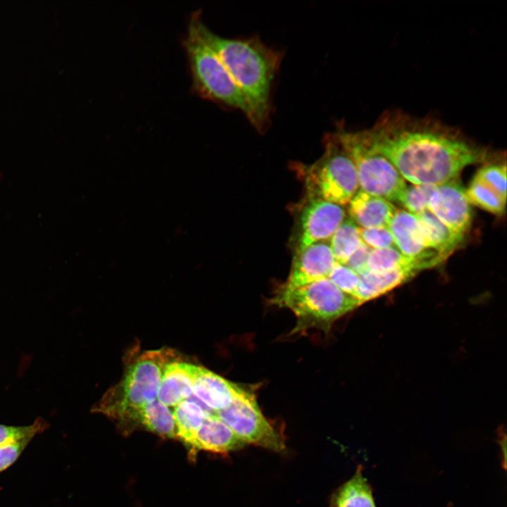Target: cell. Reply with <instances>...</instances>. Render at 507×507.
Wrapping results in <instances>:
<instances>
[{"label": "cell", "instance_id": "cell-1", "mask_svg": "<svg viewBox=\"0 0 507 507\" xmlns=\"http://www.w3.org/2000/svg\"><path fill=\"white\" fill-rule=\"evenodd\" d=\"M365 130L373 147L413 184H442L487 157L484 148L456 127L401 110L384 111Z\"/></svg>", "mask_w": 507, "mask_h": 507}, {"label": "cell", "instance_id": "cell-2", "mask_svg": "<svg viewBox=\"0 0 507 507\" xmlns=\"http://www.w3.org/2000/svg\"><path fill=\"white\" fill-rule=\"evenodd\" d=\"M190 20L244 95L249 122L259 131L265 130L271 113L272 86L282 62V51L255 37L233 39L219 36L204 25L200 11L194 12Z\"/></svg>", "mask_w": 507, "mask_h": 507}, {"label": "cell", "instance_id": "cell-3", "mask_svg": "<svg viewBox=\"0 0 507 507\" xmlns=\"http://www.w3.org/2000/svg\"><path fill=\"white\" fill-rule=\"evenodd\" d=\"M170 349L146 351L127 368L124 377L110 389L92 411L122 423H134L139 411L154 401L165 365L175 361Z\"/></svg>", "mask_w": 507, "mask_h": 507}, {"label": "cell", "instance_id": "cell-4", "mask_svg": "<svg viewBox=\"0 0 507 507\" xmlns=\"http://www.w3.org/2000/svg\"><path fill=\"white\" fill-rule=\"evenodd\" d=\"M271 302L294 313L296 324L292 333L310 328L327 333L337 320L361 305L328 277L293 289L281 287Z\"/></svg>", "mask_w": 507, "mask_h": 507}, {"label": "cell", "instance_id": "cell-5", "mask_svg": "<svg viewBox=\"0 0 507 507\" xmlns=\"http://www.w3.org/2000/svg\"><path fill=\"white\" fill-rule=\"evenodd\" d=\"M183 45L196 92L222 106L237 109L247 118L249 111L244 95L220 58L190 20Z\"/></svg>", "mask_w": 507, "mask_h": 507}, {"label": "cell", "instance_id": "cell-6", "mask_svg": "<svg viewBox=\"0 0 507 507\" xmlns=\"http://www.w3.org/2000/svg\"><path fill=\"white\" fill-rule=\"evenodd\" d=\"M323 141L325 150L321 157L313 164L300 168L307 196L344 206L358 190L356 168L335 132L327 134Z\"/></svg>", "mask_w": 507, "mask_h": 507}, {"label": "cell", "instance_id": "cell-7", "mask_svg": "<svg viewBox=\"0 0 507 507\" xmlns=\"http://www.w3.org/2000/svg\"><path fill=\"white\" fill-rule=\"evenodd\" d=\"M335 133L356 168L361 190L387 200L398 201L406 187L394 165L370 143L365 130H348L337 125Z\"/></svg>", "mask_w": 507, "mask_h": 507}, {"label": "cell", "instance_id": "cell-8", "mask_svg": "<svg viewBox=\"0 0 507 507\" xmlns=\"http://www.w3.org/2000/svg\"><path fill=\"white\" fill-rule=\"evenodd\" d=\"M216 415L245 444L280 452L285 449L282 434L264 416L255 395L239 386L232 402Z\"/></svg>", "mask_w": 507, "mask_h": 507}, {"label": "cell", "instance_id": "cell-9", "mask_svg": "<svg viewBox=\"0 0 507 507\" xmlns=\"http://www.w3.org/2000/svg\"><path fill=\"white\" fill-rule=\"evenodd\" d=\"M345 218L343 206L307 196L299 215L296 253L315 242L330 239Z\"/></svg>", "mask_w": 507, "mask_h": 507}, {"label": "cell", "instance_id": "cell-10", "mask_svg": "<svg viewBox=\"0 0 507 507\" xmlns=\"http://www.w3.org/2000/svg\"><path fill=\"white\" fill-rule=\"evenodd\" d=\"M428 211L450 230L463 235L471 223L470 204L457 178L434 187Z\"/></svg>", "mask_w": 507, "mask_h": 507}, {"label": "cell", "instance_id": "cell-11", "mask_svg": "<svg viewBox=\"0 0 507 507\" xmlns=\"http://www.w3.org/2000/svg\"><path fill=\"white\" fill-rule=\"evenodd\" d=\"M396 247L404 256L423 263L427 268L435 266L446 257L426 246L421 227L415 215L396 210L388 227Z\"/></svg>", "mask_w": 507, "mask_h": 507}, {"label": "cell", "instance_id": "cell-12", "mask_svg": "<svg viewBox=\"0 0 507 507\" xmlns=\"http://www.w3.org/2000/svg\"><path fill=\"white\" fill-rule=\"evenodd\" d=\"M336 263L330 239L315 242L295 254L282 287L293 289L327 278Z\"/></svg>", "mask_w": 507, "mask_h": 507}, {"label": "cell", "instance_id": "cell-13", "mask_svg": "<svg viewBox=\"0 0 507 507\" xmlns=\"http://www.w3.org/2000/svg\"><path fill=\"white\" fill-rule=\"evenodd\" d=\"M239 386L219 375L198 366L192 395L210 413L225 408L234 398Z\"/></svg>", "mask_w": 507, "mask_h": 507}, {"label": "cell", "instance_id": "cell-14", "mask_svg": "<svg viewBox=\"0 0 507 507\" xmlns=\"http://www.w3.org/2000/svg\"><path fill=\"white\" fill-rule=\"evenodd\" d=\"M198 366L177 361L168 363L161 377L157 399L167 406H176L192 394Z\"/></svg>", "mask_w": 507, "mask_h": 507}, {"label": "cell", "instance_id": "cell-15", "mask_svg": "<svg viewBox=\"0 0 507 507\" xmlns=\"http://www.w3.org/2000/svg\"><path fill=\"white\" fill-rule=\"evenodd\" d=\"M187 445L196 450L227 453L246 444L215 413H208Z\"/></svg>", "mask_w": 507, "mask_h": 507}, {"label": "cell", "instance_id": "cell-16", "mask_svg": "<svg viewBox=\"0 0 507 507\" xmlns=\"http://www.w3.org/2000/svg\"><path fill=\"white\" fill-rule=\"evenodd\" d=\"M396 211L388 200L361 189L349 202V218L361 228L388 227Z\"/></svg>", "mask_w": 507, "mask_h": 507}, {"label": "cell", "instance_id": "cell-17", "mask_svg": "<svg viewBox=\"0 0 507 507\" xmlns=\"http://www.w3.org/2000/svg\"><path fill=\"white\" fill-rule=\"evenodd\" d=\"M416 273L412 269H397L382 273L366 270L359 275L355 297L363 304L401 285Z\"/></svg>", "mask_w": 507, "mask_h": 507}, {"label": "cell", "instance_id": "cell-18", "mask_svg": "<svg viewBox=\"0 0 507 507\" xmlns=\"http://www.w3.org/2000/svg\"><path fill=\"white\" fill-rule=\"evenodd\" d=\"M415 215L420 223L427 247L446 258L461 243L464 235L450 230L430 211Z\"/></svg>", "mask_w": 507, "mask_h": 507}, {"label": "cell", "instance_id": "cell-19", "mask_svg": "<svg viewBox=\"0 0 507 507\" xmlns=\"http://www.w3.org/2000/svg\"><path fill=\"white\" fill-rule=\"evenodd\" d=\"M330 507H376L373 489L363 474L361 465L332 493Z\"/></svg>", "mask_w": 507, "mask_h": 507}, {"label": "cell", "instance_id": "cell-20", "mask_svg": "<svg viewBox=\"0 0 507 507\" xmlns=\"http://www.w3.org/2000/svg\"><path fill=\"white\" fill-rule=\"evenodd\" d=\"M135 423L165 438H177L173 412L157 399L144 406L137 413Z\"/></svg>", "mask_w": 507, "mask_h": 507}, {"label": "cell", "instance_id": "cell-21", "mask_svg": "<svg viewBox=\"0 0 507 507\" xmlns=\"http://www.w3.org/2000/svg\"><path fill=\"white\" fill-rule=\"evenodd\" d=\"M173 413L176 425L177 437L187 444L209 413L204 410L200 402L192 394L175 406Z\"/></svg>", "mask_w": 507, "mask_h": 507}, {"label": "cell", "instance_id": "cell-22", "mask_svg": "<svg viewBox=\"0 0 507 507\" xmlns=\"http://www.w3.org/2000/svg\"><path fill=\"white\" fill-rule=\"evenodd\" d=\"M426 268L423 263L402 254L396 247L371 249L367 261L368 270L375 273L397 269H412L418 273Z\"/></svg>", "mask_w": 507, "mask_h": 507}, {"label": "cell", "instance_id": "cell-23", "mask_svg": "<svg viewBox=\"0 0 507 507\" xmlns=\"http://www.w3.org/2000/svg\"><path fill=\"white\" fill-rule=\"evenodd\" d=\"M336 262L345 264L363 240L359 227L350 218H346L330 239Z\"/></svg>", "mask_w": 507, "mask_h": 507}, {"label": "cell", "instance_id": "cell-24", "mask_svg": "<svg viewBox=\"0 0 507 507\" xmlns=\"http://www.w3.org/2000/svg\"><path fill=\"white\" fill-rule=\"evenodd\" d=\"M465 194L470 204L489 213L501 215L505 211L506 201L475 178L465 190Z\"/></svg>", "mask_w": 507, "mask_h": 507}, {"label": "cell", "instance_id": "cell-25", "mask_svg": "<svg viewBox=\"0 0 507 507\" xmlns=\"http://www.w3.org/2000/svg\"><path fill=\"white\" fill-rule=\"evenodd\" d=\"M434 189L429 185L406 186L398 201L409 213L418 215L428 210V203Z\"/></svg>", "mask_w": 507, "mask_h": 507}, {"label": "cell", "instance_id": "cell-26", "mask_svg": "<svg viewBox=\"0 0 507 507\" xmlns=\"http://www.w3.org/2000/svg\"><path fill=\"white\" fill-rule=\"evenodd\" d=\"M475 179L506 201V165L504 163H489L482 167L475 174Z\"/></svg>", "mask_w": 507, "mask_h": 507}, {"label": "cell", "instance_id": "cell-27", "mask_svg": "<svg viewBox=\"0 0 507 507\" xmlns=\"http://www.w3.org/2000/svg\"><path fill=\"white\" fill-rule=\"evenodd\" d=\"M49 427V423L41 417L36 418L28 425L13 426L0 424V446L22 439H33Z\"/></svg>", "mask_w": 507, "mask_h": 507}, {"label": "cell", "instance_id": "cell-28", "mask_svg": "<svg viewBox=\"0 0 507 507\" xmlns=\"http://www.w3.org/2000/svg\"><path fill=\"white\" fill-rule=\"evenodd\" d=\"M328 278L342 292L355 296L359 275L350 268L336 262Z\"/></svg>", "mask_w": 507, "mask_h": 507}, {"label": "cell", "instance_id": "cell-29", "mask_svg": "<svg viewBox=\"0 0 507 507\" xmlns=\"http://www.w3.org/2000/svg\"><path fill=\"white\" fill-rule=\"evenodd\" d=\"M363 242L370 249L396 247L393 236L387 227H359Z\"/></svg>", "mask_w": 507, "mask_h": 507}, {"label": "cell", "instance_id": "cell-30", "mask_svg": "<svg viewBox=\"0 0 507 507\" xmlns=\"http://www.w3.org/2000/svg\"><path fill=\"white\" fill-rule=\"evenodd\" d=\"M32 439L25 438L0 446V473L11 467Z\"/></svg>", "mask_w": 507, "mask_h": 507}, {"label": "cell", "instance_id": "cell-31", "mask_svg": "<svg viewBox=\"0 0 507 507\" xmlns=\"http://www.w3.org/2000/svg\"><path fill=\"white\" fill-rule=\"evenodd\" d=\"M371 249L363 242L351 254L344 265L360 275L367 269V261Z\"/></svg>", "mask_w": 507, "mask_h": 507}]
</instances>
